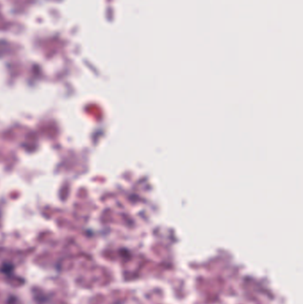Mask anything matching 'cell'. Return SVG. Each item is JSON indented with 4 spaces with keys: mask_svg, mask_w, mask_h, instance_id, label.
Returning a JSON list of instances; mask_svg holds the SVG:
<instances>
[]
</instances>
